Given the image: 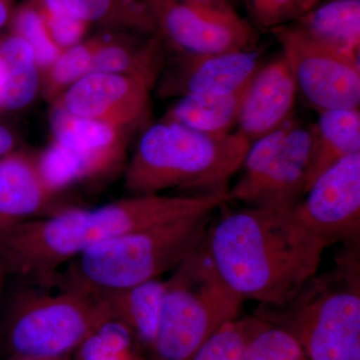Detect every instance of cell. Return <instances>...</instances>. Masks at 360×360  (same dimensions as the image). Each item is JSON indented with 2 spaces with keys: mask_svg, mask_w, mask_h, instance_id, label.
<instances>
[{
  "mask_svg": "<svg viewBox=\"0 0 360 360\" xmlns=\"http://www.w3.org/2000/svg\"><path fill=\"white\" fill-rule=\"evenodd\" d=\"M8 276L4 265L0 264V302H1L2 291H4V284H6V279L8 278Z\"/></svg>",
  "mask_w": 360,
  "mask_h": 360,
  "instance_id": "e575fe53",
  "label": "cell"
},
{
  "mask_svg": "<svg viewBox=\"0 0 360 360\" xmlns=\"http://www.w3.org/2000/svg\"><path fill=\"white\" fill-rule=\"evenodd\" d=\"M300 1H302L303 13H305L309 11L310 9L314 8L315 6L321 4L322 0H300Z\"/></svg>",
  "mask_w": 360,
  "mask_h": 360,
  "instance_id": "d6a6232c",
  "label": "cell"
},
{
  "mask_svg": "<svg viewBox=\"0 0 360 360\" xmlns=\"http://www.w3.org/2000/svg\"><path fill=\"white\" fill-rule=\"evenodd\" d=\"M16 139L11 129L0 123V158L13 153Z\"/></svg>",
  "mask_w": 360,
  "mask_h": 360,
  "instance_id": "4dcf8cb0",
  "label": "cell"
},
{
  "mask_svg": "<svg viewBox=\"0 0 360 360\" xmlns=\"http://www.w3.org/2000/svg\"><path fill=\"white\" fill-rule=\"evenodd\" d=\"M357 153H360L359 108L321 111L319 122L314 125L305 193L322 172L342 158Z\"/></svg>",
  "mask_w": 360,
  "mask_h": 360,
  "instance_id": "ac0fdd59",
  "label": "cell"
},
{
  "mask_svg": "<svg viewBox=\"0 0 360 360\" xmlns=\"http://www.w3.org/2000/svg\"><path fill=\"white\" fill-rule=\"evenodd\" d=\"M229 201V193L142 194L94 208H63L0 229V264L9 276L51 288L58 284L61 265L94 246L129 232L212 213Z\"/></svg>",
  "mask_w": 360,
  "mask_h": 360,
  "instance_id": "6da1fadb",
  "label": "cell"
},
{
  "mask_svg": "<svg viewBox=\"0 0 360 360\" xmlns=\"http://www.w3.org/2000/svg\"><path fill=\"white\" fill-rule=\"evenodd\" d=\"M248 85L231 94L180 97L161 120L179 123L201 134L219 136L231 134L238 124Z\"/></svg>",
  "mask_w": 360,
  "mask_h": 360,
  "instance_id": "44dd1931",
  "label": "cell"
},
{
  "mask_svg": "<svg viewBox=\"0 0 360 360\" xmlns=\"http://www.w3.org/2000/svg\"><path fill=\"white\" fill-rule=\"evenodd\" d=\"M186 1L198 2V4H231L233 0H186Z\"/></svg>",
  "mask_w": 360,
  "mask_h": 360,
  "instance_id": "d590c367",
  "label": "cell"
},
{
  "mask_svg": "<svg viewBox=\"0 0 360 360\" xmlns=\"http://www.w3.org/2000/svg\"><path fill=\"white\" fill-rule=\"evenodd\" d=\"M16 0H0V30L11 23L14 11H15Z\"/></svg>",
  "mask_w": 360,
  "mask_h": 360,
  "instance_id": "1f68e13d",
  "label": "cell"
},
{
  "mask_svg": "<svg viewBox=\"0 0 360 360\" xmlns=\"http://www.w3.org/2000/svg\"><path fill=\"white\" fill-rule=\"evenodd\" d=\"M210 214L129 232L94 246L68 262L58 284L101 297L158 278L205 243Z\"/></svg>",
  "mask_w": 360,
  "mask_h": 360,
  "instance_id": "5b68a950",
  "label": "cell"
},
{
  "mask_svg": "<svg viewBox=\"0 0 360 360\" xmlns=\"http://www.w3.org/2000/svg\"><path fill=\"white\" fill-rule=\"evenodd\" d=\"M167 60V44L158 33L146 39L127 35L103 37L89 72L134 75L156 84Z\"/></svg>",
  "mask_w": 360,
  "mask_h": 360,
  "instance_id": "e0dca14e",
  "label": "cell"
},
{
  "mask_svg": "<svg viewBox=\"0 0 360 360\" xmlns=\"http://www.w3.org/2000/svg\"><path fill=\"white\" fill-rule=\"evenodd\" d=\"M245 360H310L297 341L283 329L255 315L243 319Z\"/></svg>",
  "mask_w": 360,
  "mask_h": 360,
  "instance_id": "d4e9b609",
  "label": "cell"
},
{
  "mask_svg": "<svg viewBox=\"0 0 360 360\" xmlns=\"http://www.w3.org/2000/svg\"><path fill=\"white\" fill-rule=\"evenodd\" d=\"M283 47L298 91L321 111L359 108V59L321 41L295 21L270 30Z\"/></svg>",
  "mask_w": 360,
  "mask_h": 360,
  "instance_id": "9c48e42d",
  "label": "cell"
},
{
  "mask_svg": "<svg viewBox=\"0 0 360 360\" xmlns=\"http://www.w3.org/2000/svg\"><path fill=\"white\" fill-rule=\"evenodd\" d=\"M103 37L79 42L61 52L49 68L45 77V94L54 99L61 92L89 73L92 59Z\"/></svg>",
  "mask_w": 360,
  "mask_h": 360,
  "instance_id": "484cf974",
  "label": "cell"
},
{
  "mask_svg": "<svg viewBox=\"0 0 360 360\" xmlns=\"http://www.w3.org/2000/svg\"><path fill=\"white\" fill-rule=\"evenodd\" d=\"M314 142V125L291 118L283 127L250 143L229 189L231 200L250 207L290 210L307 191Z\"/></svg>",
  "mask_w": 360,
  "mask_h": 360,
  "instance_id": "ba28073f",
  "label": "cell"
},
{
  "mask_svg": "<svg viewBox=\"0 0 360 360\" xmlns=\"http://www.w3.org/2000/svg\"><path fill=\"white\" fill-rule=\"evenodd\" d=\"M167 286V281H160L158 277L101 296L111 316L134 333L148 354L155 341Z\"/></svg>",
  "mask_w": 360,
  "mask_h": 360,
  "instance_id": "d6986e66",
  "label": "cell"
},
{
  "mask_svg": "<svg viewBox=\"0 0 360 360\" xmlns=\"http://www.w3.org/2000/svg\"><path fill=\"white\" fill-rule=\"evenodd\" d=\"M9 25L13 30L11 33L18 35L32 47L39 70H47L63 51L51 39L44 18L33 1L15 9Z\"/></svg>",
  "mask_w": 360,
  "mask_h": 360,
  "instance_id": "4316f807",
  "label": "cell"
},
{
  "mask_svg": "<svg viewBox=\"0 0 360 360\" xmlns=\"http://www.w3.org/2000/svg\"><path fill=\"white\" fill-rule=\"evenodd\" d=\"M167 281L148 360H188L222 326L238 319L245 300L219 276L206 239Z\"/></svg>",
  "mask_w": 360,
  "mask_h": 360,
  "instance_id": "8992f818",
  "label": "cell"
},
{
  "mask_svg": "<svg viewBox=\"0 0 360 360\" xmlns=\"http://www.w3.org/2000/svg\"><path fill=\"white\" fill-rule=\"evenodd\" d=\"M156 33L177 53L252 51L257 28L231 4L146 0Z\"/></svg>",
  "mask_w": 360,
  "mask_h": 360,
  "instance_id": "30bf717a",
  "label": "cell"
},
{
  "mask_svg": "<svg viewBox=\"0 0 360 360\" xmlns=\"http://www.w3.org/2000/svg\"><path fill=\"white\" fill-rule=\"evenodd\" d=\"M255 316L292 336L310 360H360L359 245L315 274L288 302L259 304Z\"/></svg>",
  "mask_w": 360,
  "mask_h": 360,
  "instance_id": "277c9868",
  "label": "cell"
},
{
  "mask_svg": "<svg viewBox=\"0 0 360 360\" xmlns=\"http://www.w3.org/2000/svg\"><path fill=\"white\" fill-rule=\"evenodd\" d=\"M295 21L315 39L359 59L360 0H330Z\"/></svg>",
  "mask_w": 360,
  "mask_h": 360,
  "instance_id": "7402d4cb",
  "label": "cell"
},
{
  "mask_svg": "<svg viewBox=\"0 0 360 360\" xmlns=\"http://www.w3.org/2000/svg\"><path fill=\"white\" fill-rule=\"evenodd\" d=\"M44 18L51 39L59 49L79 44L87 30L86 22L73 15L58 0H33Z\"/></svg>",
  "mask_w": 360,
  "mask_h": 360,
  "instance_id": "83f0119b",
  "label": "cell"
},
{
  "mask_svg": "<svg viewBox=\"0 0 360 360\" xmlns=\"http://www.w3.org/2000/svg\"><path fill=\"white\" fill-rule=\"evenodd\" d=\"M54 196L37 158L18 151L0 158V219L11 225L46 217Z\"/></svg>",
  "mask_w": 360,
  "mask_h": 360,
  "instance_id": "2e32d148",
  "label": "cell"
},
{
  "mask_svg": "<svg viewBox=\"0 0 360 360\" xmlns=\"http://www.w3.org/2000/svg\"><path fill=\"white\" fill-rule=\"evenodd\" d=\"M293 212L328 248L359 245L360 153L322 172Z\"/></svg>",
  "mask_w": 360,
  "mask_h": 360,
  "instance_id": "8fae6325",
  "label": "cell"
},
{
  "mask_svg": "<svg viewBox=\"0 0 360 360\" xmlns=\"http://www.w3.org/2000/svg\"><path fill=\"white\" fill-rule=\"evenodd\" d=\"M110 314L103 297L70 288L54 293L25 283L7 304L2 345L7 357H70Z\"/></svg>",
  "mask_w": 360,
  "mask_h": 360,
  "instance_id": "52a82bcc",
  "label": "cell"
},
{
  "mask_svg": "<svg viewBox=\"0 0 360 360\" xmlns=\"http://www.w3.org/2000/svg\"><path fill=\"white\" fill-rule=\"evenodd\" d=\"M206 245L215 269L243 300L281 305L319 271L328 245L293 210L248 207L210 227Z\"/></svg>",
  "mask_w": 360,
  "mask_h": 360,
  "instance_id": "7a4b0ae2",
  "label": "cell"
},
{
  "mask_svg": "<svg viewBox=\"0 0 360 360\" xmlns=\"http://www.w3.org/2000/svg\"><path fill=\"white\" fill-rule=\"evenodd\" d=\"M87 25L155 34V25L146 0H58Z\"/></svg>",
  "mask_w": 360,
  "mask_h": 360,
  "instance_id": "603a6c76",
  "label": "cell"
},
{
  "mask_svg": "<svg viewBox=\"0 0 360 360\" xmlns=\"http://www.w3.org/2000/svg\"><path fill=\"white\" fill-rule=\"evenodd\" d=\"M245 330L243 319L229 322L188 360H245Z\"/></svg>",
  "mask_w": 360,
  "mask_h": 360,
  "instance_id": "f1b7e54d",
  "label": "cell"
},
{
  "mask_svg": "<svg viewBox=\"0 0 360 360\" xmlns=\"http://www.w3.org/2000/svg\"><path fill=\"white\" fill-rule=\"evenodd\" d=\"M39 68L32 47L18 35L0 37V110H20L39 89Z\"/></svg>",
  "mask_w": 360,
  "mask_h": 360,
  "instance_id": "ffe728a7",
  "label": "cell"
},
{
  "mask_svg": "<svg viewBox=\"0 0 360 360\" xmlns=\"http://www.w3.org/2000/svg\"><path fill=\"white\" fill-rule=\"evenodd\" d=\"M71 360H148V354L124 323L108 315L75 350Z\"/></svg>",
  "mask_w": 360,
  "mask_h": 360,
  "instance_id": "cb8c5ba5",
  "label": "cell"
},
{
  "mask_svg": "<svg viewBox=\"0 0 360 360\" xmlns=\"http://www.w3.org/2000/svg\"><path fill=\"white\" fill-rule=\"evenodd\" d=\"M260 63L259 52L238 51L221 53H176L167 59L158 77L161 97L231 94L243 89Z\"/></svg>",
  "mask_w": 360,
  "mask_h": 360,
  "instance_id": "4fadbf2b",
  "label": "cell"
},
{
  "mask_svg": "<svg viewBox=\"0 0 360 360\" xmlns=\"http://www.w3.org/2000/svg\"><path fill=\"white\" fill-rule=\"evenodd\" d=\"M155 86L148 78L89 72L63 92L58 106L71 115L125 129L146 115Z\"/></svg>",
  "mask_w": 360,
  "mask_h": 360,
  "instance_id": "7c38bea8",
  "label": "cell"
},
{
  "mask_svg": "<svg viewBox=\"0 0 360 360\" xmlns=\"http://www.w3.org/2000/svg\"><path fill=\"white\" fill-rule=\"evenodd\" d=\"M255 28L272 30L292 22L303 13L300 0H245Z\"/></svg>",
  "mask_w": 360,
  "mask_h": 360,
  "instance_id": "f546056e",
  "label": "cell"
},
{
  "mask_svg": "<svg viewBox=\"0 0 360 360\" xmlns=\"http://www.w3.org/2000/svg\"><path fill=\"white\" fill-rule=\"evenodd\" d=\"M8 224L6 221H4V219H0V229H4V227L8 226Z\"/></svg>",
  "mask_w": 360,
  "mask_h": 360,
  "instance_id": "8d00e7d4",
  "label": "cell"
},
{
  "mask_svg": "<svg viewBox=\"0 0 360 360\" xmlns=\"http://www.w3.org/2000/svg\"><path fill=\"white\" fill-rule=\"evenodd\" d=\"M251 142L239 134H201L160 120L146 130L125 167L124 186L132 195L167 189L188 195L229 193V182L243 165Z\"/></svg>",
  "mask_w": 360,
  "mask_h": 360,
  "instance_id": "3957f363",
  "label": "cell"
},
{
  "mask_svg": "<svg viewBox=\"0 0 360 360\" xmlns=\"http://www.w3.org/2000/svg\"><path fill=\"white\" fill-rule=\"evenodd\" d=\"M6 360H71L70 357H61V359H49V357H30V356H11Z\"/></svg>",
  "mask_w": 360,
  "mask_h": 360,
  "instance_id": "836d02e7",
  "label": "cell"
},
{
  "mask_svg": "<svg viewBox=\"0 0 360 360\" xmlns=\"http://www.w3.org/2000/svg\"><path fill=\"white\" fill-rule=\"evenodd\" d=\"M297 86L281 54L251 77L239 110L238 131L250 142L278 129L292 117Z\"/></svg>",
  "mask_w": 360,
  "mask_h": 360,
  "instance_id": "9a60e30c",
  "label": "cell"
},
{
  "mask_svg": "<svg viewBox=\"0 0 360 360\" xmlns=\"http://www.w3.org/2000/svg\"><path fill=\"white\" fill-rule=\"evenodd\" d=\"M51 127L54 142L70 155L80 181L97 179L122 167L124 129L71 115L58 105L52 115Z\"/></svg>",
  "mask_w": 360,
  "mask_h": 360,
  "instance_id": "5bb4252c",
  "label": "cell"
}]
</instances>
